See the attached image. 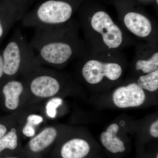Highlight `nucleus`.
<instances>
[{"label": "nucleus", "mask_w": 158, "mask_h": 158, "mask_svg": "<svg viewBox=\"0 0 158 158\" xmlns=\"http://www.w3.org/2000/svg\"><path fill=\"white\" fill-rule=\"evenodd\" d=\"M79 24L71 20L60 25L34 29L29 43L40 65L61 67L89 53V48L78 34Z\"/></svg>", "instance_id": "obj_1"}, {"label": "nucleus", "mask_w": 158, "mask_h": 158, "mask_svg": "<svg viewBox=\"0 0 158 158\" xmlns=\"http://www.w3.org/2000/svg\"><path fill=\"white\" fill-rule=\"evenodd\" d=\"M135 67L143 74L158 70V52L156 44L148 42L139 44L136 48Z\"/></svg>", "instance_id": "obj_8"}, {"label": "nucleus", "mask_w": 158, "mask_h": 158, "mask_svg": "<svg viewBox=\"0 0 158 158\" xmlns=\"http://www.w3.org/2000/svg\"><path fill=\"white\" fill-rule=\"evenodd\" d=\"M62 103V100L59 98H55L51 99L46 106V113L49 117L52 118L56 117L57 114V109Z\"/></svg>", "instance_id": "obj_16"}, {"label": "nucleus", "mask_w": 158, "mask_h": 158, "mask_svg": "<svg viewBox=\"0 0 158 158\" xmlns=\"http://www.w3.org/2000/svg\"><path fill=\"white\" fill-rule=\"evenodd\" d=\"M150 133L152 137L158 138V120L153 123L150 127Z\"/></svg>", "instance_id": "obj_19"}, {"label": "nucleus", "mask_w": 158, "mask_h": 158, "mask_svg": "<svg viewBox=\"0 0 158 158\" xmlns=\"http://www.w3.org/2000/svg\"><path fill=\"white\" fill-rule=\"evenodd\" d=\"M18 158L16 157H9V158Z\"/></svg>", "instance_id": "obj_26"}, {"label": "nucleus", "mask_w": 158, "mask_h": 158, "mask_svg": "<svg viewBox=\"0 0 158 158\" xmlns=\"http://www.w3.org/2000/svg\"><path fill=\"white\" fill-rule=\"evenodd\" d=\"M43 120L42 116L35 114H32L29 115L27 118V123L34 126L41 123Z\"/></svg>", "instance_id": "obj_17"}, {"label": "nucleus", "mask_w": 158, "mask_h": 158, "mask_svg": "<svg viewBox=\"0 0 158 158\" xmlns=\"http://www.w3.org/2000/svg\"><path fill=\"white\" fill-rule=\"evenodd\" d=\"M118 51L104 52H90L85 56L81 68L83 78L90 85L99 84L106 78L116 81L123 73L122 66L119 62L122 59Z\"/></svg>", "instance_id": "obj_3"}, {"label": "nucleus", "mask_w": 158, "mask_h": 158, "mask_svg": "<svg viewBox=\"0 0 158 158\" xmlns=\"http://www.w3.org/2000/svg\"><path fill=\"white\" fill-rule=\"evenodd\" d=\"M32 77L29 83L31 93L40 98H49L54 96L61 89L59 79L50 73H38Z\"/></svg>", "instance_id": "obj_9"}, {"label": "nucleus", "mask_w": 158, "mask_h": 158, "mask_svg": "<svg viewBox=\"0 0 158 158\" xmlns=\"http://www.w3.org/2000/svg\"><path fill=\"white\" fill-rule=\"evenodd\" d=\"M23 134L27 137H34L35 134V129L33 126L27 123L23 128Z\"/></svg>", "instance_id": "obj_18"}, {"label": "nucleus", "mask_w": 158, "mask_h": 158, "mask_svg": "<svg viewBox=\"0 0 158 158\" xmlns=\"http://www.w3.org/2000/svg\"><path fill=\"white\" fill-rule=\"evenodd\" d=\"M57 130L53 127H48L43 130L29 142V147L31 151L39 152L49 146L56 138Z\"/></svg>", "instance_id": "obj_12"}, {"label": "nucleus", "mask_w": 158, "mask_h": 158, "mask_svg": "<svg viewBox=\"0 0 158 158\" xmlns=\"http://www.w3.org/2000/svg\"><path fill=\"white\" fill-rule=\"evenodd\" d=\"M7 131V128L6 126L2 124H0V139L6 135Z\"/></svg>", "instance_id": "obj_23"}, {"label": "nucleus", "mask_w": 158, "mask_h": 158, "mask_svg": "<svg viewBox=\"0 0 158 158\" xmlns=\"http://www.w3.org/2000/svg\"><path fill=\"white\" fill-rule=\"evenodd\" d=\"M114 137L110 133L104 132L101 135V141L104 147L113 153L123 152L125 150L124 146H119L113 139Z\"/></svg>", "instance_id": "obj_15"}, {"label": "nucleus", "mask_w": 158, "mask_h": 158, "mask_svg": "<svg viewBox=\"0 0 158 158\" xmlns=\"http://www.w3.org/2000/svg\"><path fill=\"white\" fill-rule=\"evenodd\" d=\"M122 24L126 30L138 39L156 44V27L147 16L135 11L126 13Z\"/></svg>", "instance_id": "obj_6"}, {"label": "nucleus", "mask_w": 158, "mask_h": 158, "mask_svg": "<svg viewBox=\"0 0 158 158\" xmlns=\"http://www.w3.org/2000/svg\"><path fill=\"white\" fill-rule=\"evenodd\" d=\"M81 25L90 52L118 51L128 42L125 31L105 11H96Z\"/></svg>", "instance_id": "obj_2"}, {"label": "nucleus", "mask_w": 158, "mask_h": 158, "mask_svg": "<svg viewBox=\"0 0 158 158\" xmlns=\"http://www.w3.org/2000/svg\"><path fill=\"white\" fill-rule=\"evenodd\" d=\"M4 74L15 76L21 71H27L37 63L35 53L22 32L17 29L2 54Z\"/></svg>", "instance_id": "obj_4"}, {"label": "nucleus", "mask_w": 158, "mask_h": 158, "mask_svg": "<svg viewBox=\"0 0 158 158\" xmlns=\"http://www.w3.org/2000/svg\"><path fill=\"white\" fill-rule=\"evenodd\" d=\"M90 151L88 142L81 138H74L62 145L61 150L62 158H84Z\"/></svg>", "instance_id": "obj_10"}, {"label": "nucleus", "mask_w": 158, "mask_h": 158, "mask_svg": "<svg viewBox=\"0 0 158 158\" xmlns=\"http://www.w3.org/2000/svg\"><path fill=\"white\" fill-rule=\"evenodd\" d=\"M144 90L154 92L158 89V70L139 77L137 82Z\"/></svg>", "instance_id": "obj_13"}, {"label": "nucleus", "mask_w": 158, "mask_h": 158, "mask_svg": "<svg viewBox=\"0 0 158 158\" xmlns=\"http://www.w3.org/2000/svg\"><path fill=\"white\" fill-rule=\"evenodd\" d=\"M10 28L7 24L2 20L0 17V39L3 37L5 34L6 29Z\"/></svg>", "instance_id": "obj_21"}, {"label": "nucleus", "mask_w": 158, "mask_h": 158, "mask_svg": "<svg viewBox=\"0 0 158 158\" xmlns=\"http://www.w3.org/2000/svg\"><path fill=\"white\" fill-rule=\"evenodd\" d=\"M24 86L20 81L11 80L4 85L2 89L5 95V105L9 110H16L19 103V97L23 92Z\"/></svg>", "instance_id": "obj_11"}, {"label": "nucleus", "mask_w": 158, "mask_h": 158, "mask_svg": "<svg viewBox=\"0 0 158 158\" xmlns=\"http://www.w3.org/2000/svg\"><path fill=\"white\" fill-rule=\"evenodd\" d=\"M119 127L116 123H113L110 125L106 130L107 132L110 133L113 137H116V134L118 131Z\"/></svg>", "instance_id": "obj_20"}, {"label": "nucleus", "mask_w": 158, "mask_h": 158, "mask_svg": "<svg viewBox=\"0 0 158 158\" xmlns=\"http://www.w3.org/2000/svg\"><path fill=\"white\" fill-rule=\"evenodd\" d=\"M156 2H157V4H158V0H156Z\"/></svg>", "instance_id": "obj_24"}, {"label": "nucleus", "mask_w": 158, "mask_h": 158, "mask_svg": "<svg viewBox=\"0 0 158 158\" xmlns=\"http://www.w3.org/2000/svg\"><path fill=\"white\" fill-rule=\"evenodd\" d=\"M4 74V62L2 55L0 54V79Z\"/></svg>", "instance_id": "obj_22"}, {"label": "nucleus", "mask_w": 158, "mask_h": 158, "mask_svg": "<svg viewBox=\"0 0 158 158\" xmlns=\"http://www.w3.org/2000/svg\"><path fill=\"white\" fill-rule=\"evenodd\" d=\"M156 158H158V154H157L156 157Z\"/></svg>", "instance_id": "obj_25"}, {"label": "nucleus", "mask_w": 158, "mask_h": 158, "mask_svg": "<svg viewBox=\"0 0 158 158\" xmlns=\"http://www.w3.org/2000/svg\"><path fill=\"white\" fill-rule=\"evenodd\" d=\"M18 146L17 131L15 128L0 139V152L4 150H14Z\"/></svg>", "instance_id": "obj_14"}, {"label": "nucleus", "mask_w": 158, "mask_h": 158, "mask_svg": "<svg viewBox=\"0 0 158 158\" xmlns=\"http://www.w3.org/2000/svg\"><path fill=\"white\" fill-rule=\"evenodd\" d=\"M73 13L72 6L62 0H48L43 3L36 11L23 20V25L36 28L64 24L70 21Z\"/></svg>", "instance_id": "obj_5"}, {"label": "nucleus", "mask_w": 158, "mask_h": 158, "mask_svg": "<svg viewBox=\"0 0 158 158\" xmlns=\"http://www.w3.org/2000/svg\"><path fill=\"white\" fill-rule=\"evenodd\" d=\"M113 98L116 106L123 109L141 106L145 101L146 95L138 83H132L116 88Z\"/></svg>", "instance_id": "obj_7"}]
</instances>
